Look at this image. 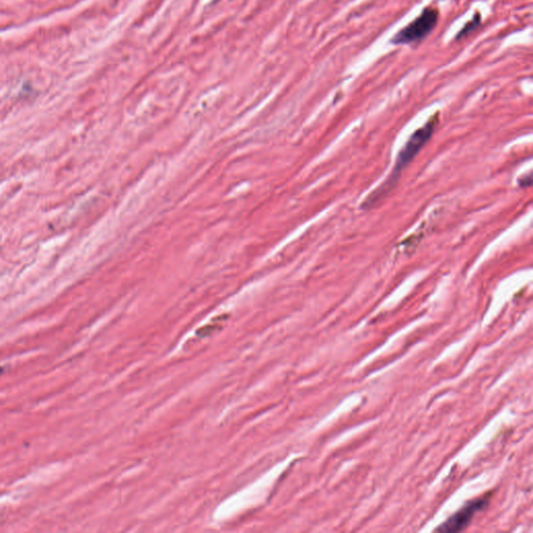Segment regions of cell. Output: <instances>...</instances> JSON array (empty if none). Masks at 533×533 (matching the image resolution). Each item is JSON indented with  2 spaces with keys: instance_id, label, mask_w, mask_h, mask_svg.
Listing matches in <instances>:
<instances>
[{
  "instance_id": "cell-1",
  "label": "cell",
  "mask_w": 533,
  "mask_h": 533,
  "mask_svg": "<svg viewBox=\"0 0 533 533\" xmlns=\"http://www.w3.org/2000/svg\"><path fill=\"white\" fill-rule=\"evenodd\" d=\"M439 123V115H434L431 117L426 124H424L422 127L417 129L413 135L409 137L407 142L403 146V148L400 150L396 164L394 166L393 171L391 175L387 177V179L384 183L375 190L373 193H371L368 196V198L362 202L361 209L362 210H369L372 209L375 204L378 201H380L384 195L389 193L394 186L398 183V180L401 176L404 169L413 162V160L417 156V154L421 151V149L425 146V144L430 140L431 136L435 130Z\"/></svg>"
},
{
  "instance_id": "cell-2",
  "label": "cell",
  "mask_w": 533,
  "mask_h": 533,
  "mask_svg": "<svg viewBox=\"0 0 533 533\" xmlns=\"http://www.w3.org/2000/svg\"><path fill=\"white\" fill-rule=\"evenodd\" d=\"M438 21L439 11L432 7L425 8L418 18L400 30L393 38L392 42L394 44L418 43L425 39L432 31Z\"/></svg>"
},
{
  "instance_id": "cell-3",
  "label": "cell",
  "mask_w": 533,
  "mask_h": 533,
  "mask_svg": "<svg viewBox=\"0 0 533 533\" xmlns=\"http://www.w3.org/2000/svg\"><path fill=\"white\" fill-rule=\"evenodd\" d=\"M490 494L484 495L480 498L473 499L467 502L459 511L452 515L445 523H443L437 530L442 532H458L468 527L475 515L486 508L490 502Z\"/></svg>"
},
{
  "instance_id": "cell-4",
  "label": "cell",
  "mask_w": 533,
  "mask_h": 533,
  "mask_svg": "<svg viewBox=\"0 0 533 533\" xmlns=\"http://www.w3.org/2000/svg\"><path fill=\"white\" fill-rule=\"evenodd\" d=\"M479 23H480V17H479V16H476L475 18H473V20L470 21L468 24H466V26H465L462 30H460L459 33L457 34L456 39H462V38L466 37L467 34L471 33L472 31H473V30L479 25Z\"/></svg>"
},
{
  "instance_id": "cell-5",
  "label": "cell",
  "mask_w": 533,
  "mask_h": 533,
  "mask_svg": "<svg viewBox=\"0 0 533 533\" xmlns=\"http://www.w3.org/2000/svg\"><path fill=\"white\" fill-rule=\"evenodd\" d=\"M532 185V177H531V173H528L527 175L521 177L519 179V186L521 188H529L531 187Z\"/></svg>"
}]
</instances>
